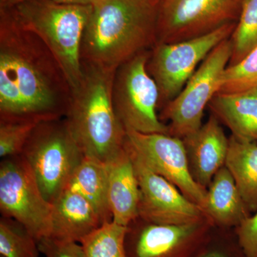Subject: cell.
Here are the masks:
<instances>
[{"label":"cell","mask_w":257,"mask_h":257,"mask_svg":"<svg viewBox=\"0 0 257 257\" xmlns=\"http://www.w3.org/2000/svg\"><path fill=\"white\" fill-rule=\"evenodd\" d=\"M71 87L41 39L0 7V120L62 119Z\"/></svg>","instance_id":"cell-1"},{"label":"cell","mask_w":257,"mask_h":257,"mask_svg":"<svg viewBox=\"0 0 257 257\" xmlns=\"http://www.w3.org/2000/svg\"><path fill=\"white\" fill-rule=\"evenodd\" d=\"M161 0H98L82 43V60L109 68L156 44Z\"/></svg>","instance_id":"cell-2"},{"label":"cell","mask_w":257,"mask_h":257,"mask_svg":"<svg viewBox=\"0 0 257 257\" xmlns=\"http://www.w3.org/2000/svg\"><path fill=\"white\" fill-rule=\"evenodd\" d=\"M116 69L82 61V76L71 89L64 119L85 157L107 164L124 150L126 130L115 111Z\"/></svg>","instance_id":"cell-3"},{"label":"cell","mask_w":257,"mask_h":257,"mask_svg":"<svg viewBox=\"0 0 257 257\" xmlns=\"http://www.w3.org/2000/svg\"><path fill=\"white\" fill-rule=\"evenodd\" d=\"M92 6L27 0L10 8L24 28L40 37L55 56L71 89L82 76L83 35Z\"/></svg>","instance_id":"cell-4"},{"label":"cell","mask_w":257,"mask_h":257,"mask_svg":"<svg viewBox=\"0 0 257 257\" xmlns=\"http://www.w3.org/2000/svg\"><path fill=\"white\" fill-rule=\"evenodd\" d=\"M35 175L44 197L53 203L85 157L64 118L42 121L21 155Z\"/></svg>","instance_id":"cell-5"},{"label":"cell","mask_w":257,"mask_h":257,"mask_svg":"<svg viewBox=\"0 0 257 257\" xmlns=\"http://www.w3.org/2000/svg\"><path fill=\"white\" fill-rule=\"evenodd\" d=\"M150 55V50L144 51L117 67L113 82V104L125 130L169 135L168 126L157 112L160 92L147 71Z\"/></svg>","instance_id":"cell-6"},{"label":"cell","mask_w":257,"mask_h":257,"mask_svg":"<svg viewBox=\"0 0 257 257\" xmlns=\"http://www.w3.org/2000/svg\"><path fill=\"white\" fill-rule=\"evenodd\" d=\"M236 23L175 43H157L150 50L147 68L160 92L159 107L178 95L203 61L221 42L230 38Z\"/></svg>","instance_id":"cell-7"},{"label":"cell","mask_w":257,"mask_h":257,"mask_svg":"<svg viewBox=\"0 0 257 257\" xmlns=\"http://www.w3.org/2000/svg\"><path fill=\"white\" fill-rule=\"evenodd\" d=\"M231 57L229 38L211 51L178 95L162 108L160 119L170 121L169 135L182 139L202 126L204 109L217 94Z\"/></svg>","instance_id":"cell-8"},{"label":"cell","mask_w":257,"mask_h":257,"mask_svg":"<svg viewBox=\"0 0 257 257\" xmlns=\"http://www.w3.org/2000/svg\"><path fill=\"white\" fill-rule=\"evenodd\" d=\"M0 211L2 216L23 224L37 241L50 236L52 204L44 197L21 155L0 163Z\"/></svg>","instance_id":"cell-9"},{"label":"cell","mask_w":257,"mask_h":257,"mask_svg":"<svg viewBox=\"0 0 257 257\" xmlns=\"http://www.w3.org/2000/svg\"><path fill=\"white\" fill-rule=\"evenodd\" d=\"M241 0H161L157 43H175L202 36L236 23Z\"/></svg>","instance_id":"cell-10"},{"label":"cell","mask_w":257,"mask_h":257,"mask_svg":"<svg viewBox=\"0 0 257 257\" xmlns=\"http://www.w3.org/2000/svg\"><path fill=\"white\" fill-rule=\"evenodd\" d=\"M125 147L155 173L167 179L204 211L207 189L193 179L182 139L166 134L126 130Z\"/></svg>","instance_id":"cell-11"},{"label":"cell","mask_w":257,"mask_h":257,"mask_svg":"<svg viewBox=\"0 0 257 257\" xmlns=\"http://www.w3.org/2000/svg\"><path fill=\"white\" fill-rule=\"evenodd\" d=\"M214 228L209 219L173 225L153 224L138 217L127 226L125 247L128 257H192Z\"/></svg>","instance_id":"cell-12"},{"label":"cell","mask_w":257,"mask_h":257,"mask_svg":"<svg viewBox=\"0 0 257 257\" xmlns=\"http://www.w3.org/2000/svg\"><path fill=\"white\" fill-rule=\"evenodd\" d=\"M126 150L133 160L140 187L139 218L153 224L173 225L209 219L202 208L189 200L175 185Z\"/></svg>","instance_id":"cell-13"},{"label":"cell","mask_w":257,"mask_h":257,"mask_svg":"<svg viewBox=\"0 0 257 257\" xmlns=\"http://www.w3.org/2000/svg\"><path fill=\"white\" fill-rule=\"evenodd\" d=\"M193 179L207 189L213 177L225 167L229 138L219 120L211 114L199 130L182 139Z\"/></svg>","instance_id":"cell-14"},{"label":"cell","mask_w":257,"mask_h":257,"mask_svg":"<svg viewBox=\"0 0 257 257\" xmlns=\"http://www.w3.org/2000/svg\"><path fill=\"white\" fill-rule=\"evenodd\" d=\"M102 224L94 207L79 193L65 189L52 203L50 236L55 239L81 243Z\"/></svg>","instance_id":"cell-15"},{"label":"cell","mask_w":257,"mask_h":257,"mask_svg":"<svg viewBox=\"0 0 257 257\" xmlns=\"http://www.w3.org/2000/svg\"><path fill=\"white\" fill-rule=\"evenodd\" d=\"M108 198L112 221L128 226L139 217L140 187L126 148L108 162Z\"/></svg>","instance_id":"cell-16"},{"label":"cell","mask_w":257,"mask_h":257,"mask_svg":"<svg viewBox=\"0 0 257 257\" xmlns=\"http://www.w3.org/2000/svg\"><path fill=\"white\" fill-rule=\"evenodd\" d=\"M213 114L240 141L257 143V87L217 93L209 104Z\"/></svg>","instance_id":"cell-17"},{"label":"cell","mask_w":257,"mask_h":257,"mask_svg":"<svg viewBox=\"0 0 257 257\" xmlns=\"http://www.w3.org/2000/svg\"><path fill=\"white\" fill-rule=\"evenodd\" d=\"M207 189L204 212L215 227L236 228L251 215L226 167L214 175Z\"/></svg>","instance_id":"cell-18"},{"label":"cell","mask_w":257,"mask_h":257,"mask_svg":"<svg viewBox=\"0 0 257 257\" xmlns=\"http://www.w3.org/2000/svg\"><path fill=\"white\" fill-rule=\"evenodd\" d=\"M65 189L79 193L85 198L100 216L103 224L112 221L108 198L106 164L91 157H84Z\"/></svg>","instance_id":"cell-19"},{"label":"cell","mask_w":257,"mask_h":257,"mask_svg":"<svg viewBox=\"0 0 257 257\" xmlns=\"http://www.w3.org/2000/svg\"><path fill=\"white\" fill-rule=\"evenodd\" d=\"M225 167L235 181L250 214L257 209V143L231 136Z\"/></svg>","instance_id":"cell-20"},{"label":"cell","mask_w":257,"mask_h":257,"mask_svg":"<svg viewBox=\"0 0 257 257\" xmlns=\"http://www.w3.org/2000/svg\"><path fill=\"white\" fill-rule=\"evenodd\" d=\"M127 226L104 223L81 241L86 257H128L125 247Z\"/></svg>","instance_id":"cell-21"},{"label":"cell","mask_w":257,"mask_h":257,"mask_svg":"<svg viewBox=\"0 0 257 257\" xmlns=\"http://www.w3.org/2000/svg\"><path fill=\"white\" fill-rule=\"evenodd\" d=\"M229 39L231 57L228 66H231L257 46V0H241L238 22Z\"/></svg>","instance_id":"cell-22"},{"label":"cell","mask_w":257,"mask_h":257,"mask_svg":"<svg viewBox=\"0 0 257 257\" xmlns=\"http://www.w3.org/2000/svg\"><path fill=\"white\" fill-rule=\"evenodd\" d=\"M38 241L23 224L0 219V257H40Z\"/></svg>","instance_id":"cell-23"},{"label":"cell","mask_w":257,"mask_h":257,"mask_svg":"<svg viewBox=\"0 0 257 257\" xmlns=\"http://www.w3.org/2000/svg\"><path fill=\"white\" fill-rule=\"evenodd\" d=\"M257 87V46L243 60L228 66L221 76L218 93L243 92Z\"/></svg>","instance_id":"cell-24"},{"label":"cell","mask_w":257,"mask_h":257,"mask_svg":"<svg viewBox=\"0 0 257 257\" xmlns=\"http://www.w3.org/2000/svg\"><path fill=\"white\" fill-rule=\"evenodd\" d=\"M36 120H0V157L19 156L35 128Z\"/></svg>","instance_id":"cell-25"},{"label":"cell","mask_w":257,"mask_h":257,"mask_svg":"<svg viewBox=\"0 0 257 257\" xmlns=\"http://www.w3.org/2000/svg\"><path fill=\"white\" fill-rule=\"evenodd\" d=\"M215 229V228H214ZM192 257H246L240 247L236 235L214 231L202 248Z\"/></svg>","instance_id":"cell-26"},{"label":"cell","mask_w":257,"mask_h":257,"mask_svg":"<svg viewBox=\"0 0 257 257\" xmlns=\"http://www.w3.org/2000/svg\"><path fill=\"white\" fill-rule=\"evenodd\" d=\"M40 251L45 257H86L82 244L47 236L38 241Z\"/></svg>","instance_id":"cell-27"},{"label":"cell","mask_w":257,"mask_h":257,"mask_svg":"<svg viewBox=\"0 0 257 257\" xmlns=\"http://www.w3.org/2000/svg\"><path fill=\"white\" fill-rule=\"evenodd\" d=\"M240 247L246 257H257V209L234 228Z\"/></svg>","instance_id":"cell-28"},{"label":"cell","mask_w":257,"mask_h":257,"mask_svg":"<svg viewBox=\"0 0 257 257\" xmlns=\"http://www.w3.org/2000/svg\"><path fill=\"white\" fill-rule=\"evenodd\" d=\"M24 1H27V0H0V7L11 8ZM50 1L64 3V4L94 5L98 0H50Z\"/></svg>","instance_id":"cell-29"}]
</instances>
